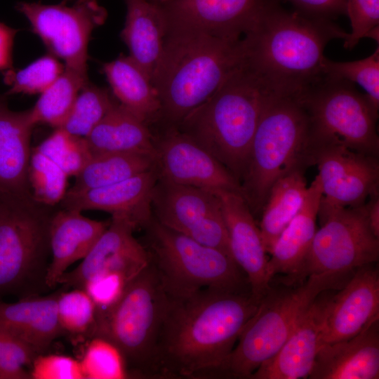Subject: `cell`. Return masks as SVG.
<instances>
[{"instance_id":"obj_1","label":"cell","mask_w":379,"mask_h":379,"mask_svg":"<svg viewBox=\"0 0 379 379\" xmlns=\"http://www.w3.org/2000/svg\"><path fill=\"white\" fill-rule=\"evenodd\" d=\"M260 302L250 288L168 295L158 341L161 378L217 377Z\"/></svg>"},{"instance_id":"obj_2","label":"cell","mask_w":379,"mask_h":379,"mask_svg":"<svg viewBox=\"0 0 379 379\" xmlns=\"http://www.w3.org/2000/svg\"><path fill=\"white\" fill-rule=\"evenodd\" d=\"M347 35L329 19L286 11L274 0L243 37L246 61L275 94L299 97L323 77L327 44Z\"/></svg>"},{"instance_id":"obj_3","label":"cell","mask_w":379,"mask_h":379,"mask_svg":"<svg viewBox=\"0 0 379 379\" xmlns=\"http://www.w3.org/2000/svg\"><path fill=\"white\" fill-rule=\"evenodd\" d=\"M246 59L243 38L222 39L191 31L167 32L153 74L161 111L157 123L177 128Z\"/></svg>"},{"instance_id":"obj_4","label":"cell","mask_w":379,"mask_h":379,"mask_svg":"<svg viewBox=\"0 0 379 379\" xmlns=\"http://www.w3.org/2000/svg\"><path fill=\"white\" fill-rule=\"evenodd\" d=\"M274 94L245 59L176 128L211 154L241 183L262 111Z\"/></svg>"},{"instance_id":"obj_5","label":"cell","mask_w":379,"mask_h":379,"mask_svg":"<svg viewBox=\"0 0 379 379\" xmlns=\"http://www.w3.org/2000/svg\"><path fill=\"white\" fill-rule=\"evenodd\" d=\"M309 166L307 112L298 97L274 94L262 111L240 183L253 215H260L268 192L279 178Z\"/></svg>"},{"instance_id":"obj_6","label":"cell","mask_w":379,"mask_h":379,"mask_svg":"<svg viewBox=\"0 0 379 379\" xmlns=\"http://www.w3.org/2000/svg\"><path fill=\"white\" fill-rule=\"evenodd\" d=\"M167 302L150 260L128 283L120 300L95 317L91 335L109 340L120 350L129 376L161 378L158 341Z\"/></svg>"},{"instance_id":"obj_7","label":"cell","mask_w":379,"mask_h":379,"mask_svg":"<svg viewBox=\"0 0 379 379\" xmlns=\"http://www.w3.org/2000/svg\"><path fill=\"white\" fill-rule=\"evenodd\" d=\"M351 273L312 274L302 283L276 291L272 287L241 333L217 377L250 378L288 338L315 299L324 291L340 288Z\"/></svg>"},{"instance_id":"obj_8","label":"cell","mask_w":379,"mask_h":379,"mask_svg":"<svg viewBox=\"0 0 379 379\" xmlns=\"http://www.w3.org/2000/svg\"><path fill=\"white\" fill-rule=\"evenodd\" d=\"M56 209L32 195L0 194V300L39 295L48 289L49 230Z\"/></svg>"},{"instance_id":"obj_9","label":"cell","mask_w":379,"mask_h":379,"mask_svg":"<svg viewBox=\"0 0 379 379\" xmlns=\"http://www.w3.org/2000/svg\"><path fill=\"white\" fill-rule=\"evenodd\" d=\"M150 260L170 297L204 288H250L247 278L232 257L169 229L153 217L145 227Z\"/></svg>"},{"instance_id":"obj_10","label":"cell","mask_w":379,"mask_h":379,"mask_svg":"<svg viewBox=\"0 0 379 379\" xmlns=\"http://www.w3.org/2000/svg\"><path fill=\"white\" fill-rule=\"evenodd\" d=\"M298 98L309 119L310 159L314 150L335 145L378 156V111L354 84L323 76Z\"/></svg>"},{"instance_id":"obj_11","label":"cell","mask_w":379,"mask_h":379,"mask_svg":"<svg viewBox=\"0 0 379 379\" xmlns=\"http://www.w3.org/2000/svg\"><path fill=\"white\" fill-rule=\"evenodd\" d=\"M317 230L298 284L312 274L351 273L379 259V237L373 232L364 204L319 210Z\"/></svg>"},{"instance_id":"obj_12","label":"cell","mask_w":379,"mask_h":379,"mask_svg":"<svg viewBox=\"0 0 379 379\" xmlns=\"http://www.w3.org/2000/svg\"><path fill=\"white\" fill-rule=\"evenodd\" d=\"M15 8L50 53L64 61L65 67L88 75L89 39L107 15L97 0H77L72 6L21 1Z\"/></svg>"},{"instance_id":"obj_13","label":"cell","mask_w":379,"mask_h":379,"mask_svg":"<svg viewBox=\"0 0 379 379\" xmlns=\"http://www.w3.org/2000/svg\"><path fill=\"white\" fill-rule=\"evenodd\" d=\"M152 210L158 222L203 245L215 247L227 238L220 201L210 190L178 184L159 175Z\"/></svg>"},{"instance_id":"obj_14","label":"cell","mask_w":379,"mask_h":379,"mask_svg":"<svg viewBox=\"0 0 379 379\" xmlns=\"http://www.w3.org/2000/svg\"><path fill=\"white\" fill-rule=\"evenodd\" d=\"M310 165H316L322 196L319 210L356 207L378 190V156L335 145L314 150Z\"/></svg>"},{"instance_id":"obj_15","label":"cell","mask_w":379,"mask_h":379,"mask_svg":"<svg viewBox=\"0 0 379 379\" xmlns=\"http://www.w3.org/2000/svg\"><path fill=\"white\" fill-rule=\"evenodd\" d=\"M159 176L175 183L210 191L241 194L240 182L211 154L176 128H164L155 139Z\"/></svg>"},{"instance_id":"obj_16","label":"cell","mask_w":379,"mask_h":379,"mask_svg":"<svg viewBox=\"0 0 379 379\" xmlns=\"http://www.w3.org/2000/svg\"><path fill=\"white\" fill-rule=\"evenodd\" d=\"M274 0H171L159 3L167 32L191 31L237 40L255 25Z\"/></svg>"},{"instance_id":"obj_17","label":"cell","mask_w":379,"mask_h":379,"mask_svg":"<svg viewBox=\"0 0 379 379\" xmlns=\"http://www.w3.org/2000/svg\"><path fill=\"white\" fill-rule=\"evenodd\" d=\"M134 225L121 216H112L109 223L81 262L65 272L58 284L64 288H81L92 276L103 272H117L131 281L150 262L146 246L134 236Z\"/></svg>"},{"instance_id":"obj_18","label":"cell","mask_w":379,"mask_h":379,"mask_svg":"<svg viewBox=\"0 0 379 379\" xmlns=\"http://www.w3.org/2000/svg\"><path fill=\"white\" fill-rule=\"evenodd\" d=\"M379 319V270L376 263L356 270L329 296L321 345L350 338ZM320 345V346H321Z\"/></svg>"},{"instance_id":"obj_19","label":"cell","mask_w":379,"mask_h":379,"mask_svg":"<svg viewBox=\"0 0 379 379\" xmlns=\"http://www.w3.org/2000/svg\"><path fill=\"white\" fill-rule=\"evenodd\" d=\"M227 228L232 258L245 274L253 297L261 300L270 291L268 260L253 215L239 193L215 190Z\"/></svg>"},{"instance_id":"obj_20","label":"cell","mask_w":379,"mask_h":379,"mask_svg":"<svg viewBox=\"0 0 379 379\" xmlns=\"http://www.w3.org/2000/svg\"><path fill=\"white\" fill-rule=\"evenodd\" d=\"M159 178L157 166L121 182L84 191H67L59 207L83 211L98 210L145 228L152 219V200Z\"/></svg>"},{"instance_id":"obj_21","label":"cell","mask_w":379,"mask_h":379,"mask_svg":"<svg viewBox=\"0 0 379 379\" xmlns=\"http://www.w3.org/2000/svg\"><path fill=\"white\" fill-rule=\"evenodd\" d=\"M332 290L322 292L300 318L279 350L263 362L250 378H308L321 345V333Z\"/></svg>"},{"instance_id":"obj_22","label":"cell","mask_w":379,"mask_h":379,"mask_svg":"<svg viewBox=\"0 0 379 379\" xmlns=\"http://www.w3.org/2000/svg\"><path fill=\"white\" fill-rule=\"evenodd\" d=\"M308 378L378 379L379 319L350 338L321 345Z\"/></svg>"},{"instance_id":"obj_23","label":"cell","mask_w":379,"mask_h":379,"mask_svg":"<svg viewBox=\"0 0 379 379\" xmlns=\"http://www.w3.org/2000/svg\"><path fill=\"white\" fill-rule=\"evenodd\" d=\"M322 196L318 175L308 187L305 201L275 241L268 260L271 281L283 275L285 286L298 284V278L317 232V218Z\"/></svg>"},{"instance_id":"obj_24","label":"cell","mask_w":379,"mask_h":379,"mask_svg":"<svg viewBox=\"0 0 379 379\" xmlns=\"http://www.w3.org/2000/svg\"><path fill=\"white\" fill-rule=\"evenodd\" d=\"M109 223L88 218L79 211L57 208L49 230L51 261L46 277L48 289L56 287L67 268L87 255Z\"/></svg>"},{"instance_id":"obj_25","label":"cell","mask_w":379,"mask_h":379,"mask_svg":"<svg viewBox=\"0 0 379 379\" xmlns=\"http://www.w3.org/2000/svg\"><path fill=\"white\" fill-rule=\"evenodd\" d=\"M59 293L12 303L0 300V329L25 343L37 355L44 354L63 332L58 317Z\"/></svg>"},{"instance_id":"obj_26","label":"cell","mask_w":379,"mask_h":379,"mask_svg":"<svg viewBox=\"0 0 379 379\" xmlns=\"http://www.w3.org/2000/svg\"><path fill=\"white\" fill-rule=\"evenodd\" d=\"M34 126L29 109L13 111L0 101V194L32 195L27 172Z\"/></svg>"},{"instance_id":"obj_27","label":"cell","mask_w":379,"mask_h":379,"mask_svg":"<svg viewBox=\"0 0 379 379\" xmlns=\"http://www.w3.org/2000/svg\"><path fill=\"white\" fill-rule=\"evenodd\" d=\"M126 15L121 38L129 56L152 81L161 57L167 23L159 3L152 0H125Z\"/></svg>"},{"instance_id":"obj_28","label":"cell","mask_w":379,"mask_h":379,"mask_svg":"<svg viewBox=\"0 0 379 379\" xmlns=\"http://www.w3.org/2000/svg\"><path fill=\"white\" fill-rule=\"evenodd\" d=\"M85 138L91 156L129 152L156 157L149 126L118 101Z\"/></svg>"},{"instance_id":"obj_29","label":"cell","mask_w":379,"mask_h":379,"mask_svg":"<svg viewBox=\"0 0 379 379\" xmlns=\"http://www.w3.org/2000/svg\"><path fill=\"white\" fill-rule=\"evenodd\" d=\"M115 99L149 126L157 123L161 103L149 76L129 56L120 54L102 66Z\"/></svg>"},{"instance_id":"obj_30","label":"cell","mask_w":379,"mask_h":379,"mask_svg":"<svg viewBox=\"0 0 379 379\" xmlns=\"http://www.w3.org/2000/svg\"><path fill=\"white\" fill-rule=\"evenodd\" d=\"M304 171L297 169L279 178L268 192L258 227L267 253L305 201L308 187Z\"/></svg>"},{"instance_id":"obj_31","label":"cell","mask_w":379,"mask_h":379,"mask_svg":"<svg viewBox=\"0 0 379 379\" xmlns=\"http://www.w3.org/2000/svg\"><path fill=\"white\" fill-rule=\"evenodd\" d=\"M157 166L156 157L129 152L91 156L68 190L84 191L110 185Z\"/></svg>"},{"instance_id":"obj_32","label":"cell","mask_w":379,"mask_h":379,"mask_svg":"<svg viewBox=\"0 0 379 379\" xmlns=\"http://www.w3.org/2000/svg\"><path fill=\"white\" fill-rule=\"evenodd\" d=\"M88 81V75L64 67L55 81L43 91L29 109L34 124H43L54 128L62 126L81 88Z\"/></svg>"},{"instance_id":"obj_33","label":"cell","mask_w":379,"mask_h":379,"mask_svg":"<svg viewBox=\"0 0 379 379\" xmlns=\"http://www.w3.org/2000/svg\"><path fill=\"white\" fill-rule=\"evenodd\" d=\"M117 101L108 89L88 81L79 92L60 128L72 135L86 138Z\"/></svg>"},{"instance_id":"obj_34","label":"cell","mask_w":379,"mask_h":379,"mask_svg":"<svg viewBox=\"0 0 379 379\" xmlns=\"http://www.w3.org/2000/svg\"><path fill=\"white\" fill-rule=\"evenodd\" d=\"M27 175L32 197L36 201L51 206L59 205L67 191L69 176L37 147L32 148Z\"/></svg>"},{"instance_id":"obj_35","label":"cell","mask_w":379,"mask_h":379,"mask_svg":"<svg viewBox=\"0 0 379 379\" xmlns=\"http://www.w3.org/2000/svg\"><path fill=\"white\" fill-rule=\"evenodd\" d=\"M324 76L357 84L366 91L373 107L379 109V49L367 58L351 62H335L326 57L321 62Z\"/></svg>"},{"instance_id":"obj_36","label":"cell","mask_w":379,"mask_h":379,"mask_svg":"<svg viewBox=\"0 0 379 379\" xmlns=\"http://www.w3.org/2000/svg\"><path fill=\"white\" fill-rule=\"evenodd\" d=\"M64 68L52 54L43 55L25 67L4 72V83L9 87L8 95L41 94L62 72Z\"/></svg>"},{"instance_id":"obj_37","label":"cell","mask_w":379,"mask_h":379,"mask_svg":"<svg viewBox=\"0 0 379 379\" xmlns=\"http://www.w3.org/2000/svg\"><path fill=\"white\" fill-rule=\"evenodd\" d=\"M37 148L57 163L68 176H76L91 158L85 138L62 128L55 131Z\"/></svg>"},{"instance_id":"obj_38","label":"cell","mask_w":379,"mask_h":379,"mask_svg":"<svg viewBox=\"0 0 379 379\" xmlns=\"http://www.w3.org/2000/svg\"><path fill=\"white\" fill-rule=\"evenodd\" d=\"M80 362L85 379L129 378L126 361L120 350L101 337H93Z\"/></svg>"},{"instance_id":"obj_39","label":"cell","mask_w":379,"mask_h":379,"mask_svg":"<svg viewBox=\"0 0 379 379\" xmlns=\"http://www.w3.org/2000/svg\"><path fill=\"white\" fill-rule=\"evenodd\" d=\"M95 305L86 292L81 288L60 292L58 317L63 330L72 335L92 334L95 323Z\"/></svg>"},{"instance_id":"obj_40","label":"cell","mask_w":379,"mask_h":379,"mask_svg":"<svg viewBox=\"0 0 379 379\" xmlns=\"http://www.w3.org/2000/svg\"><path fill=\"white\" fill-rule=\"evenodd\" d=\"M0 379L31 378L29 371L37 354L25 343L0 329Z\"/></svg>"},{"instance_id":"obj_41","label":"cell","mask_w":379,"mask_h":379,"mask_svg":"<svg viewBox=\"0 0 379 379\" xmlns=\"http://www.w3.org/2000/svg\"><path fill=\"white\" fill-rule=\"evenodd\" d=\"M129 282L119 272H103L90 277L81 289L94 302L97 316L108 311L120 300Z\"/></svg>"},{"instance_id":"obj_42","label":"cell","mask_w":379,"mask_h":379,"mask_svg":"<svg viewBox=\"0 0 379 379\" xmlns=\"http://www.w3.org/2000/svg\"><path fill=\"white\" fill-rule=\"evenodd\" d=\"M345 13L352 30L344 40V47L352 49L371 30L379 27V0H346Z\"/></svg>"},{"instance_id":"obj_43","label":"cell","mask_w":379,"mask_h":379,"mask_svg":"<svg viewBox=\"0 0 379 379\" xmlns=\"http://www.w3.org/2000/svg\"><path fill=\"white\" fill-rule=\"evenodd\" d=\"M32 379H85L81 362L62 354L37 355L31 366Z\"/></svg>"},{"instance_id":"obj_44","label":"cell","mask_w":379,"mask_h":379,"mask_svg":"<svg viewBox=\"0 0 379 379\" xmlns=\"http://www.w3.org/2000/svg\"><path fill=\"white\" fill-rule=\"evenodd\" d=\"M303 14L331 20L345 13L346 0H287Z\"/></svg>"},{"instance_id":"obj_45","label":"cell","mask_w":379,"mask_h":379,"mask_svg":"<svg viewBox=\"0 0 379 379\" xmlns=\"http://www.w3.org/2000/svg\"><path fill=\"white\" fill-rule=\"evenodd\" d=\"M18 30L0 22V71L13 69V47Z\"/></svg>"},{"instance_id":"obj_46","label":"cell","mask_w":379,"mask_h":379,"mask_svg":"<svg viewBox=\"0 0 379 379\" xmlns=\"http://www.w3.org/2000/svg\"><path fill=\"white\" fill-rule=\"evenodd\" d=\"M370 227L379 237V190L374 191L364 203Z\"/></svg>"},{"instance_id":"obj_47","label":"cell","mask_w":379,"mask_h":379,"mask_svg":"<svg viewBox=\"0 0 379 379\" xmlns=\"http://www.w3.org/2000/svg\"><path fill=\"white\" fill-rule=\"evenodd\" d=\"M155 2H157V3H166V2H168L169 1H171V0H152Z\"/></svg>"},{"instance_id":"obj_48","label":"cell","mask_w":379,"mask_h":379,"mask_svg":"<svg viewBox=\"0 0 379 379\" xmlns=\"http://www.w3.org/2000/svg\"><path fill=\"white\" fill-rule=\"evenodd\" d=\"M3 99H4V98L0 95V101L2 100Z\"/></svg>"},{"instance_id":"obj_49","label":"cell","mask_w":379,"mask_h":379,"mask_svg":"<svg viewBox=\"0 0 379 379\" xmlns=\"http://www.w3.org/2000/svg\"><path fill=\"white\" fill-rule=\"evenodd\" d=\"M0 341H1V333H0Z\"/></svg>"},{"instance_id":"obj_50","label":"cell","mask_w":379,"mask_h":379,"mask_svg":"<svg viewBox=\"0 0 379 379\" xmlns=\"http://www.w3.org/2000/svg\"><path fill=\"white\" fill-rule=\"evenodd\" d=\"M77 1V0H76Z\"/></svg>"}]
</instances>
